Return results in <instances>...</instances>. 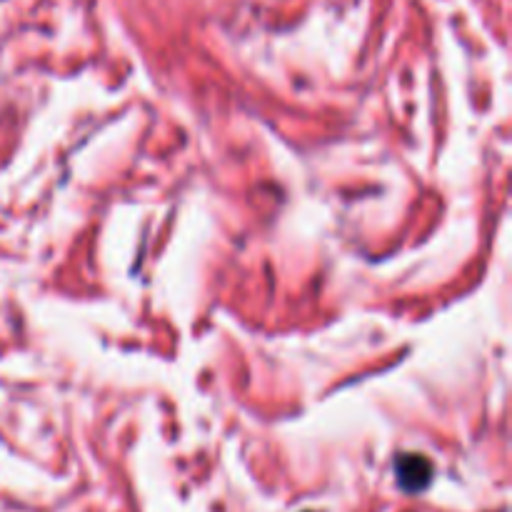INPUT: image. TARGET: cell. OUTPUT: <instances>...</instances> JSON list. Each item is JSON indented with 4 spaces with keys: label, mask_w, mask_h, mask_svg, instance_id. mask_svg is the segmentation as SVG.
Instances as JSON below:
<instances>
[{
    "label": "cell",
    "mask_w": 512,
    "mask_h": 512,
    "mask_svg": "<svg viewBox=\"0 0 512 512\" xmlns=\"http://www.w3.org/2000/svg\"><path fill=\"white\" fill-rule=\"evenodd\" d=\"M398 483L400 488L408 490V493H420L430 485L433 478V465L428 458L418 453H408L403 458H398Z\"/></svg>",
    "instance_id": "obj_1"
}]
</instances>
